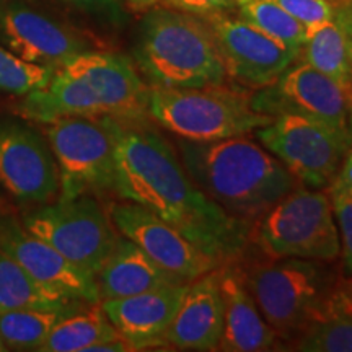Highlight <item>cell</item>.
Instances as JSON below:
<instances>
[{"label": "cell", "mask_w": 352, "mask_h": 352, "mask_svg": "<svg viewBox=\"0 0 352 352\" xmlns=\"http://www.w3.org/2000/svg\"><path fill=\"white\" fill-rule=\"evenodd\" d=\"M188 284H173L138 296L108 298L100 305L120 336L134 351L168 346L170 327Z\"/></svg>", "instance_id": "cell-17"}, {"label": "cell", "mask_w": 352, "mask_h": 352, "mask_svg": "<svg viewBox=\"0 0 352 352\" xmlns=\"http://www.w3.org/2000/svg\"><path fill=\"white\" fill-rule=\"evenodd\" d=\"M252 241L264 256L336 263L341 241L328 191L300 184L253 223Z\"/></svg>", "instance_id": "cell-6"}, {"label": "cell", "mask_w": 352, "mask_h": 352, "mask_svg": "<svg viewBox=\"0 0 352 352\" xmlns=\"http://www.w3.org/2000/svg\"><path fill=\"white\" fill-rule=\"evenodd\" d=\"M120 338L100 303H82L57 320L39 352H87Z\"/></svg>", "instance_id": "cell-21"}, {"label": "cell", "mask_w": 352, "mask_h": 352, "mask_svg": "<svg viewBox=\"0 0 352 352\" xmlns=\"http://www.w3.org/2000/svg\"><path fill=\"white\" fill-rule=\"evenodd\" d=\"M134 59L148 87L201 88L227 82L208 21L170 7L152 8L144 16Z\"/></svg>", "instance_id": "cell-3"}, {"label": "cell", "mask_w": 352, "mask_h": 352, "mask_svg": "<svg viewBox=\"0 0 352 352\" xmlns=\"http://www.w3.org/2000/svg\"><path fill=\"white\" fill-rule=\"evenodd\" d=\"M59 168L63 199L116 195L114 135L109 118H63L44 124Z\"/></svg>", "instance_id": "cell-8"}, {"label": "cell", "mask_w": 352, "mask_h": 352, "mask_svg": "<svg viewBox=\"0 0 352 352\" xmlns=\"http://www.w3.org/2000/svg\"><path fill=\"white\" fill-rule=\"evenodd\" d=\"M352 96L307 63H294L272 85L252 91V107L267 116L300 114L349 134L347 116Z\"/></svg>", "instance_id": "cell-12"}, {"label": "cell", "mask_w": 352, "mask_h": 352, "mask_svg": "<svg viewBox=\"0 0 352 352\" xmlns=\"http://www.w3.org/2000/svg\"><path fill=\"white\" fill-rule=\"evenodd\" d=\"M36 283L20 264L0 252V314L30 308L63 310L78 305Z\"/></svg>", "instance_id": "cell-23"}, {"label": "cell", "mask_w": 352, "mask_h": 352, "mask_svg": "<svg viewBox=\"0 0 352 352\" xmlns=\"http://www.w3.org/2000/svg\"><path fill=\"white\" fill-rule=\"evenodd\" d=\"M164 2L165 7L199 16V19H208L217 13L235 10L243 0H164Z\"/></svg>", "instance_id": "cell-31"}, {"label": "cell", "mask_w": 352, "mask_h": 352, "mask_svg": "<svg viewBox=\"0 0 352 352\" xmlns=\"http://www.w3.org/2000/svg\"><path fill=\"white\" fill-rule=\"evenodd\" d=\"M341 28L347 33V36L352 38V0H341L336 3V19Z\"/></svg>", "instance_id": "cell-33"}, {"label": "cell", "mask_w": 352, "mask_h": 352, "mask_svg": "<svg viewBox=\"0 0 352 352\" xmlns=\"http://www.w3.org/2000/svg\"><path fill=\"white\" fill-rule=\"evenodd\" d=\"M241 258H245V254ZM263 318L290 344L323 315L342 279L333 263L300 258H245L235 263Z\"/></svg>", "instance_id": "cell-4"}, {"label": "cell", "mask_w": 352, "mask_h": 352, "mask_svg": "<svg viewBox=\"0 0 352 352\" xmlns=\"http://www.w3.org/2000/svg\"><path fill=\"white\" fill-rule=\"evenodd\" d=\"M254 135L298 183L314 189L331 186L352 148L351 135L300 114H279Z\"/></svg>", "instance_id": "cell-9"}, {"label": "cell", "mask_w": 352, "mask_h": 352, "mask_svg": "<svg viewBox=\"0 0 352 352\" xmlns=\"http://www.w3.org/2000/svg\"><path fill=\"white\" fill-rule=\"evenodd\" d=\"M95 280L101 300L138 296L165 285L188 284L158 266L138 245L122 235L96 272Z\"/></svg>", "instance_id": "cell-20"}, {"label": "cell", "mask_w": 352, "mask_h": 352, "mask_svg": "<svg viewBox=\"0 0 352 352\" xmlns=\"http://www.w3.org/2000/svg\"><path fill=\"white\" fill-rule=\"evenodd\" d=\"M328 191H336L342 192V195L352 196V148L346 155L344 162H342L341 168L338 171L331 186L328 188Z\"/></svg>", "instance_id": "cell-32"}, {"label": "cell", "mask_w": 352, "mask_h": 352, "mask_svg": "<svg viewBox=\"0 0 352 352\" xmlns=\"http://www.w3.org/2000/svg\"><path fill=\"white\" fill-rule=\"evenodd\" d=\"M220 292L223 298V331L217 351H271L279 338L254 303L235 263L219 267Z\"/></svg>", "instance_id": "cell-19"}, {"label": "cell", "mask_w": 352, "mask_h": 352, "mask_svg": "<svg viewBox=\"0 0 352 352\" xmlns=\"http://www.w3.org/2000/svg\"><path fill=\"white\" fill-rule=\"evenodd\" d=\"M289 349L303 352H352V316L324 314Z\"/></svg>", "instance_id": "cell-26"}, {"label": "cell", "mask_w": 352, "mask_h": 352, "mask_svg": "<svg viewBox=\"0 0 352 352\" xmlns=\"http://www.w3.org/2000/svg\"><path fill=\"white\" fill-rule=\"evenodd\" d=\"M0 43L25 63L52 70L90 51L77 32L21 0L0 3Z\"/></svg>", "instance_id": "cell-15"}, {"label": "cell", "mask_w": 352, "mask_h": 352, "mask_svg": "<svg viewBox=\"0 0 352 352\" xmlns=\"http://www.w3.org/2000/svg\"><path fill=\"white\" fill-rule=\"evenodd\" d=\"M7 351H8V347L6 346V342L0 340V352H7Z\"/></svg>", "instance_id": "cell-36"}, {"label": "cell", "mask_w": 352, "mask_h": 352, "mask_svg": "<svg viewBox=\"0 0 352 352\" xmlns=\"http://www.w3.org/2000/svg\"><path fill=\"white\" fill-rule=\"evenodd\" d=\"M271 2L300 21L308 33L336 19V3H333L331 0H271Z\"/></svg>", "instance_id": "cell-28"}, {"label": "cell", "mask_w": 352, "mask_h": 352, "mask_svg": "<svg viewBox=\"0 0 352 352\" xmlns=\"http://www.w3.org/2000/svg\"><path fill=\"white\" fill-rule=\"evenodd\" d=\"M2 206H3V196L2 192H0V210H2Z\"/></svg>", "instance_id": "cell-37"}, {"label": "cell", "mask_w": 352, "mask_h": 352, "mask_svg": "<svg viewBox=\"0 0 352 352\" xmlns=\"http://www.w3.org/2000/svg\"><path fill=\"white\" fill-rule=\"evenodd\" d=\"M78 305L63 310L30 308L0 314V340L8 351H39L57 320Z\"/></svg>", "instance_id": "cell-24"}, {"label": "cell", "mask_w": 352, "mask_h": 352, "mask_svg": "<svg viewBox=\"0 0 352 352\" xmlns=\"http://www.w3.org/2000/svg\"><path fill=\"white\" fill-rule=\"evenodd\" d=\"M347 127H349V134H351V138H352V104H351V108H349V116H347Z\"/></svg>", "instance_id": "cell-35"}, {"label": "cell", "mask_w": 352, "mask_h": 352, "mask_svg": "<svg viewBox=\"0 0 352 352\" xmlns=\"http://www.w3.org/2000/svg\"><path fill=\"white\" fill-rule=\"evenodd\" d=\"M341 241V264L347 277H352V196L328 191Z\"/></svg>", "instance_id": "cell-29"}, {"label": "cell", "mask_w": 352, "mask_h": 352, "mask_svg": "<svg viewBox=\"0 0 352 352\" xmlns=\"http://www.w3.org/2000/svg\"><path fill=\"white\" fill-rule=\"evenodd\" d=\"M116 196L138 202L222 264L236 263L252 243V223L210 199L152 121L111 120Z\"/></svg>", "instance_id": "cell-1"}, {"label": "cell", "mask_w": 352, "mask_h": 352, "mask_svg": "<svg viewBox=\"0 0 352 352\" xmlns=\"http://www.w3.org/2000/svg\"><path fill=\"white\" fill-rule=\"evenodd\" d=\"M109 217L122 236L183 283H191L222 266L182 232L138 202L126 199L116 202L109 208Z\"/></svg>", "instance_id": "cell-13"}, {"label": "cell", "mask_w": 352, "mask_h": 352, "mask_svg": "<svg viewBox=\"0 0 352 352\" xmlns=\"http://www.w3.org/2000/svg\"><path fill=\"white\" fill-rule=\"evenodd\" d=\"M298 59L333 78L352 96L349 36L336 20L328 21L308 33Z\"/></svg>", "instance_id": "cell-22"}, {"label": "cell", "mask_w": 352, "mask_h": 352, "mask_svg": "<svg viewBox=\"0 0 352 352\" xmlns=\"http://www.w3.org/2000/svg\"><path fill=\"white\" fill-rule=\"evenodd\" d=\"M54 70L43 65L28 64L0 43V91L23 96L50 82Z\"/></svg>", "instance_id": "cell-27"}, {"label": "cell", "mask_w": 352, "mask_h": 352, "mask_svg": "<svg viewBox=\"0 0 352 352\" xmlns=\"http://www.w3.org/2000/svg\"><path fill=\"white\" fill-rule=\"evenodd\" d=\"M3 2H8V0H0V3H3Z\"/></svg>", "instance_id": "cell-39"}, {"label": "cell", "mask_w": 352, "mask_h": 352, "mask_svg": "<svg viewBox=\"0 0 352 352\" xmlns=\"http://www.w3.org/2000/svg\"><path fill=\"white\" fill-rule=\"evenodd\" d=\"M0 252L36 283L72 302L100 303L95 274L69 261L57 250L30 233L21 220L0 210Z\"/></svg>", "instance_id": "cell-14"}, {"label": "cell", "mask_w": 352, "mask_h": 352, "mask_svg": "<svg viewBox=\"0 0 352 352\" xmlns=\"http://www.w3.org/2000/svg\"><path fill=\"white\" fill-rule=\"evenodd\" d=\"M21 223L69 261L95 276L121 239L109 210L94 195L57 197L56 202L33 206L21 215Z\"/></svg>", "instance_id": "cell-7"}, {"label": "cell", "mask_w": 352, "mask_h": 352, "mask_svg": "<svg viewBox=\"0 0 352 352\" xmlns=\"http://www.w3.org/2000/svg\"><path fill=\"white\" fill-rule=\"evenodd\" d=\"M236 10L241 19L300 57L308 32L300 21L289 15L284 8L276 6L271 0H243L239 3Z\"/></svg>", "instance_id": "cell-25"}, {"label": "cell", "mask_w": 352, "mask_h": 352, "mask_svg": "<svg viewBox=\"0 0 352 352\" xmlns=\"http://www.w3.org/2000/svg\"><path fill=\"white\" fill-rule=\"evenodd\" d=\"M148 120L176 139L209 142L248 135L274 118L252 107V91L241 87H148Z\"/></svg>", "instance_id": "cell-5"}, {"label": "cell", "mask_w": 352, "mask_h": 352, "mask_svg": "<svg viewBox=\"0 0 352 352\" xmlns=\"http://www.w3.org/2000/svg\"><path fill=\"white\" fill-rule=\"evenodd\" d=\"M0 186L32 208L59 196V168L50 140L26 120L0 118Z\"/></svg>", "instance_id": "cell-10"}, {"label": "cell", "mask_w": 352, "mask_h": 352, "mask_svg": "<svg viewBox=\"0 0 352 352\" xmlns=\"http://www.w3.org/2000/svg\"><path fill=\"white\" fill-rule=\"evenodd\" d=\"M351 283H352V277H351Z\"/></svg>", "instance_id": "cell-40"}, {"label": "cell", "mask_w": 352, "mask_h": 352, "mask_svg": "<svg viewBox=\"0 0 352 352\" xmlns=\"http://www.w3.org/2000/svg\"><path fill=\"white\" fill-rule=\"evenodd\" d=\"M204 20L217 43L227 80L245 90L256 91L272 85L298 59L296 52L232 12Z\"/></svg>", "instance_id": "cell-11"}, {"label": "cell", "mask_w": 352, "mask_h": 352, "mask_svg": "<svg viewBox=\"0 0 352 352\" xmlns=\"http://www.w3.org/2000/svg\"><path fill=\"white\" fill-rule=\"evenodd\" d=\"M222 331L223 298L217 267L188 283L166 341L176 351H217Z\"/></svg>", "instance_id": "cell-18"}, {"label": "cell", "mask_w": 352, "mask_h": 352, "mask_svg": "<svg viewBox=\"0 0 352 352\" xmlns=\"http://www.w3.org/2000/svg\"><path fill=\"white\" fill-rule=\"evenodd\" d=\"M160 0H126V3L129 6L132 10L135 12H145V10H151L157 6Z\"/></svg>", "instance_id": "cell-34"}, {"label": "cell", "mask_w": 352, "mask_h": 352, "mask_svg": "<svg viewBox=\"0 0 352 352\" xmlns=\"http://www.w3.org/2000/svg\"><path fill=\"white\" fill-rule=\"evenodd\" d=\"M90 88L103 118L120 122L148 120V85L129 57L107 51H85L60 65Z\"/></svg>", "instance_id": "cell-16"}, {"label": "cell", "mask_w": 352, "mask_h": 352, "mask_svg": "<svg viewBox=\"0 0 352 352\" xmlns=\"http://www.w3.org/2000/svg\"><path fill=\"white\" fill-rule=\"evenodd\" d=\"M64 2L114 28H120L127 20L121 0H64Z\"/></svg>", "instance_id": "cell-30"}, {"label": "cell", "mask_w": 352, "mask_h": 352, "mask_svg": "<svg viewBox=\"0 0 352 352\" xmlns=\"http://www.w3.org/2000/svg\"><path fill=\"white\" fill-rule=\"evenodd\" d=\"M349 46H351V59H352V38H349Z\"/></svg>", "instance_id": "cell-38"}, {"label": "cell", "mask_w": 352, "mask_h": 352, "mask_svg": "<svg viewBox=\"0 0 352 352\" xmlns=\"http://www.w3.org/2000/svg\"><path fill=\"white\" fill-rule=\"evenodd\" d=\"M189 176L233 217L254 223L300 186L279 158L246 135L191 142L176 139Z\"/></svg>", "instance_id": "cell-2"}]
</instances>
